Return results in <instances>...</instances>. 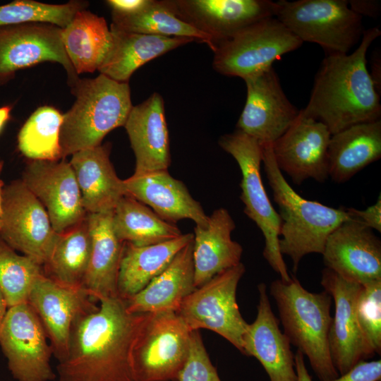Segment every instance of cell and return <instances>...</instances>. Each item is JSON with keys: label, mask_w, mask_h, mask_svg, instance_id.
Segmentation results:
<instances>
[{"label": "cell", "mask_w": 381, "mask_h": 381, "mask_svg": "<svg viewBox=\"0 0 381 381\" xmlns=\"http://www.w3.org/2000/svg\"><path fill=\"white\" fill-rule=\"evenodd\" d=\"M99 302L74 323L67 357L56 365L59 381H134L131 349L150 313H128L119 297Z\"/></svg>", "instance_id": "cell-1"}, {"label": "cell", "mask_w": 381, "mask_h": 381, "mask_svg": "<svg viewBox=\"0 0 381 381\" xmlns=\"http://www.w3.org/2000/svg\"><path fill=\"white\" fill-rule=\"evenodd\" d=\"M380 35L377 27L365 30L356 50L327 54L318 70L309 101L301 111L325 124L332 135L380 119V94L366 60L369 47Z\"/></svg>", "instance_id": "cell-2"}, {"label": "cell", "mask_w": 381, "mask_h": 381, "mask_svg": "<svg viewBox=\"0 0 381 381\" xmlns=\"http://www.w3.org/2000/svg\"><path fill=\"white\" fill-rule=\"evenodd\" d=\"M262 145V163L279 207L281 220L279 250L292 262L296 272L302 258L310 253L322 254L329 235L344 222L351 219L346 208H333L298 195L278 168L272 144Z\"/></svg>", "instance_id": "cell-3"}, {"label": "cell", "mask_w": 381, "mask_h": 381, "mask_svg": "<svg viewBox=\"0 0 381 381\" xmlns=\"http://www.w3.org/2000/svg\"><path fill=\"white\" fill-rule=\"evenodd\" d=\"M270 294L277 307L284 333L308 358L320 381L337 378L339 374L333 364L329 344L331 296L325 291H308L295 277L287 282L273 281Z\"/></svg>", "instance_id": "cell-4"}, {"label": "cell", "mask_w": 381, "mask_h": 381, "mask_svg": "<svg viewBox=\"0 0 381 381\" xmlns=\"http://www.w3.org/2000/svg\"><path fill=\"white\" fill-rule=\"evenodd\" d=\"M75 100L64 114L60 131L62 157L102 144L112 130L124 126L133 107L128 83L100 74L71 88Z\"/></svg>", "instance_id": "cell-5"}, {"label": "cell", "mask_w": 381, "mask_h": 381, "mask_svg": "<svg viewBox=\"0 0 381 381\" xmlns=\"http://www.w3.org/2000/svg\"><path fill=\"white\" fill-rule=\"evenodd\" d=\"M218 143L235 159L241 169L240 198L245 206V214L256 224L263 234L264 258L280 275L282 280L289 281L291 276L279 250L280 217L273 207L262 181V145L253 138L237 129L221 136Z\"/></svg>", "instance_id": "cell-6"}, {"label": "cell", "mask_w": 381, "mask_h": 381, "mask_svg": "<svg viewBox=\"0 0 381 381\" xmlns=\"http://www.w3.org/2000/svg\"><path fill=\"white\" fill-rule=\"evenodd\" d=\"M275 17L303 42L319 44L327 54H348L361 40L362 17L346 0L276 1Z\"/></svg>", "instance_id": "cell-7"}, {"label": "cell", "mask_w": 381, "mask_h": 381, "mask_svg": "<svg viewBox=\"0 0 381 381\" xmlns=\"http://www.w3.org/2000/svg\"><path fill=\"white\" fill-rule=\"evenodd\" d=\"M191 332L176 312L150 313L130 353L134 381H178L190 350Z\"/></svg>", "instance_id": "cell-8"}, {"label": "cell", "mask_w": 381, "mask_h": 381, "mask_svg": "<svg viewBox=\"0 0 381 381\" xmlns=\"http://www.w3.org/2000/svg\"><path fill=\"white\" fill-rule=\"evenodd\" d=\"M303 43L276 17L267 18L217 44L212 67L222 75L244 80L271 68L274 61Z\"/></svg>", "instance_id": "cell-9"}, {"label": "cell", "mask_w": 381, "mask_h": 381, "mask_svg": "<svg viewBox=\"0 0 381 381\" xmlns=\"http://www.w3.org/2000/svg\"><path fill=\"white\" fill-rule=\"evenodd\" d=\"M246 272L242 262L195 288L176 312L190 331L207 329L219 334L243 353V337L248 323L236 301L238 284Z\"/></svg>", "instance_id": "cell-10"}, {"label": "cell", "mask_w": 381, "mask_h": 381, "mask_svg": "<svg viewBox=\"0 0 381 381\" xmlns=\"http://www.w3.org/2000/svg\"><path fill=\"white\" fill-rule=\"evenodd\" d=\"M47 339L39 317L28 302L8 308L0 325V346L14 379L51 381L56 378Z\"/></svg>", "instance_id": "cell-11"}, {"label": "cell", "mask_w": 381, "mask_h": 381, "mask_svg": "<svg viewBox=\"0 0 381 381\" xmlns=\"http://www.w3.org/2000/svg\"><path fill=\"white\" fill-rule=\"evenodd\" d=\"M0 221V238L42 266L57 233L42 204L21 179L3 188Z\"/></svg>", "instance_id": "cell-12"}, {"label": "cell", "mask_w": 381, "mask_h": 381, "mask_svg": "<svg viewBox=\"0 0 381 381\" xmlns=\"http://www.w3.org/2000/svg\"><path fill=\"white\" fill-rule=\"evenodd\" d=\"M45 61L63 66L71 88L80 80L66 53L61 28L46 23L0 27V86L19 70Z\"/></svg>", "instance_id": "cell-13"}, {"label": "cell", "mask_w": 381, "mask_h": 381, "mask_svg": "<svg viewBox=\"0 0 381 381\" xmlns=\"http://www.w3.org/2000/svg\"><path fill=\"white\" fill-rule=\"evenodd\" d=\"M27 302L39 317L59 363L67 357L74 323L99 308L85 289L60 285L43 274L35 280Z\"/></svg>", "instance_id": "cell-14"}, {"label": "cell", "mask_w": 381, "mask_h": 381, "mask_svg": "<svg viewBox=\"0 0 381 381\" xmlns=\"http://www.w3.org/2000/svg\"><path fill=\"white\" fill-rule=\"evenodd\" d=\"M178 18L209 36L215 47L246 27L275 17L270 0H162Z\"/></svg>", "instance_id": "cell-15"}, {"label": "cell", "mask_w": 381, "mask_h": 381, "mask_svg": "<svg viewBox=\"0 0 381 381\" xmlns=\"http://www.w3.org/2000/svg\"><path fill=\"white\" fill-rule=\"evenodd\" d=\"M21 180L45 208L56 233L68 231L85 219L74 171L65 158L30 160Z\"/></svg>", "instance_id": "cell-16"}, {"label": "cell", "mask_w": 381, "mask_h": 381, "mask_svg": "<svg viewBox=\"0 0 381 381\" xmlns=\"http://www.w3.org/2000/svg\"><path fill=\"white\" fill-rule=\"evenodd\" d=\"M244 81L246 101L236 129L260 145L272 144L291 126L300 110L286 96L273 67Z\"/></svg>", "instance_id": "cell-17"}, {"label": "cell", "mask_w": 381, "mask_h": 381, "mask_svg": "<svg viewBox=\"0 0 381 381\" xmlns=\"http://www.w3.org/2000/svg\"><path fill=\"white\" fill-rule=\"evenodd\" d=\"M331 135L325 124L300 110L291 126L272 144L278 168L296 185L308 179L325 182L329 177L327 149Z\"/></svg>", "instance_id": "cell-18"}, {"label": "cell", "mask_w": 381, "mask_h": 381, "mask_svg": "<svg viewBox=\"0 0 381 381\" xmlns=\"http://www.w3.org/2000/svg\"><path fill=\"white\" fill-rule=\"evenodd\" d=\"M327 268L364 285L381 280V241L373 230L351 219L329 235L324 248Z\"/></svg>", "instance_id": "cell-19"}, {"label": "cell", "mask_w": 381, "mask_h": 381, "mask_svg": "<svg viewBox=\"0 0 381 381\" xmlns=\"http://www.w3.org/2000/svg\"><path fill=\"white\" fill-rule=\"evenodd\" d=\"M258 290L257 315L243 334V354L255 358L270 381H298L291 343L279 328V320L272 309L266 284H259Z\"/></svg>", "instance_id": "cell-20"}, {"label": "cell", "mask_w": 381, "mask_h": 381, "mask_svg": "<svg viewBox=\"0 0 381 381\" xmlns=\"http://www.w3.org/2000/svg\"><path fill=\"white\" fill-rule=\"evenodd\" d=\"M320 284L334 303L329 344L333 364L340 375L365 360L356 315V302L361 285L327 267L322 271Z\"/></svg>", "instance_id": "cell-21"}, {"label": "cell", "mask_w": 381, "mask_h": 381, "mask_svg": "<svg viewBox=\"0 0 381 381\" xmlns=\"http://www.w3.org/2000/svg\"><path fill=\"white\" fill-rule=\"evenodd\" d=\"M125 195L149 206L159 217L171 224L188 219L205 226L209 220L202 207L186 185L165 171L133 174L123 180Z\"/></svg>", "instance_id": "cell-22"}, {"label": "cell", "mask_w": 381, "mask_h": 381, "mask_svg": "<svg viewBox=\"0 0 381 381\" xmlns=\"http://www.w3.org/2000/svg\"><path fill=\"white\" fill-rule=\"evenodd\" d=\"M124 127L135 157L134 174L168 170L169 131L164 100L159 93L133 106Z\"/></svg>", "instance_id": "cell-23"}, {"label": "cell", "mask_w": 381, "mask_h": 381, "mask_svg": "<svg viewBox=\"0 0 381 381\" xmlns=\"http://www.w3.org/2000/svg\"><path fill=\"white\" fill-rule=\"evenodd\" d=\"M235 228L233 218L223 207L209 216L205 226L195 225L193 249L195 288L241 262L243 248L231 238Z\"/></svg>", "instance_id": "cell-24"}, {"label": "cell", "mask_w": 381, "mask_h": 381, "mask_svg": "<svg viewBox=\"0 0 381 381\" xmlns=\"http://www.w3.org/2000/svg\"><path fill=\"white\" fill-rule=\"evenodd\" d=\"M110 144H101L71 155L69 162L87 213L113 211L125 195L123 180L110 161Z\"/></svg>", "instance_id": "cell-25"}, {"label": "cell", "mask_w": 381, "mask_h": 381, "mask_svg": "<svg viewBox=\"0 0 381 381\" xmlns=\"http://www.w3.org/2000/svg\"><path fill=\"white\" fill-rule=\"evenodd\" d=\"M112 217L113 211L86 215L91 250L83 289L97 302L104 298L118 297L117 282L123 242L114 231Z\"/></svg>", "instance_id": "cell-26"}, {"label": "cell", "mask_w": 381, "mask_h": 381, "mask_svg": "<svg viewBox=\"0 0 381 381\" xmlns=\"http://www.w3.org/2000/svg\"><path fill=\"white\" fill-rule=\"evenodd\" d=\"M193 249V240L176 255L160 274L126 300L128 312H176L183 299L195 289Z\"/></svg>", "instance_id": "cell-27"}, {"label": "cell", "mask_w": 381, "mask_h": 381, "mask_svg": "<svg viewBox=\"0 0 381 381\" xmlns=\"http://www.w3.org/2000/svg\"><path fill=\"white\" fill-rule=\"evenodd\" d=\"M110 30L112 45L98 71L121 83H128L132 74L147 62L194 41L187 37L127 32L112 25Z\"/></svg>", "instance_id": "cell-28"}, {"label": "cell", "mask_w": 381, "mask_h": 381, "mask_svg": "<svg viewBox=\"0 0 381 381\" xmlns=\"http://www.w3.org/2000/svg\"><path fill=\"white\" fill-rule=\"evenodd\" d=\"M380 157V119L351 126L331 135L329 176L337 183L346 182Z\"/></svg>", "instance_id": "cell-29"}, {"label": "cell", "mask_w": 381, "mask_h": 381, "mask_svg": "<svg viewBox=\"0 0 381 381\" xmlns=\"http://www.w3.org/2000/svg\"><path fill=\"white\" fill-rule=\"evenodd\" d=\"M193 234H181L173 240L136 246L123 242L118 275V297L128 300L160 274L176 255L193 240Z\"/></svg>", "instance_id": "cell-30"}, {"label": "cell", "mask_w": 381, "mask_h": 381, "mask_svg": "<svg viewBox=\"0 0 381 381\" xmlns=\"http://www.w3.org/2000/svg\"><path fill=\"white\" fill-rule=\"evenodd\" d=\"M62 40L78 75L98 71L112 45V35L105 19L87 8L78 11L62 28Z\"/></svg>", "instance_id": "cell-31"}, {"label": "cell", "mask_w": 381, "mask_h": 381, "mask_svg": "<svg viewBox=\"0 0 381 381\" xmlns=\"http://www.w3.org/2000/svg\"><path fill=\"white\" fill-rule=\"evenodd\" d=\"M91 250V238L85 219L57 234L52 250L42 265L43 274L71 288H83Z\"/></svg>", "instance_id": "cell-32"}, {"label": "cell", "mask_w": 381, "mask_h": 381, "mask_svg": "<svg viewBox=\"0 0 381 381\" xmlns=\"http://www.w3.org/2000/svg\"><path fill=\"white\" fill-rule=\"evenodd\" d=\"M112 226L117 238L136 246H146L173 240L182 233L138 200L123 195L113 210Z\"/></svg>", "instance_id": "cell-33"}, {"label": "cell", "mask_w": 381, "mask_h": 381, "mask_svg": "<svg viewBox=\"0 0 381 381\" xmlns=\"http://www.w3.org/2000/svg\"><path fill=\"white\" fill-rule=\"evenodd\" d=\"M64 119L51 106L37 108L18 134V148L30 160L56 161L62 157L60 131Z\"/></svg>", "instance_id": "cell-34"}, {"label": "cell", "mask_w": 381, "mask_h": 381, "mask_svg": "<svg viewBox=\"0 0 381 381\" xmlns=\"http://www.w3.org/2000/svg\"><path fill=\"white\" fill-rule=\"evenodd\" d=\"M113 27L131 32L165 37H187L205 43L214 52L209 36L178 18L162 0H150L141 11L131 16L111 14Z\"/></svg>", "instance_id": "cell-35"}, {"label": "cell", "mask_w": 381, "mask_h": 381, "mask_svg": "<svg viewBox=\"0 0 381 381\" xmlns=\"http://www.w3.org/2000/svg\"><path fill=\"white\" fill-rule=\"evenodd\" d=\"M42 274V265L18 254L0 238V289L8 308L27 302L35 280Z\"/></svg>", "instance_id": "cell-36"}, {"label": "cell", "mask_w": 381, "mask_h": 381, "mask_svg": "<svg viewBox=\"0 0 381 381\" xmlns=\"http://www.w3.org/2000/svg\"><path fill=\"white\" fill-rule=\"evenodd\" d=\"M85 1L50 4L33 0H16L0 6V27L28 23H46L64 28L75 14L87 8Z\"/></svg>", "instance_id": "cell-37"}, {"label": "cell", "mask_w": 381, "mask_h": 381, "mask_svg": "<svg viewBox=\"0 0 381 381\" xmlns=\"http://www.w3.org/2000/svg\"><path fill=\"white\" fill-rule=\"evenodd\" d=\"M356 315L365 359L381 353V280L361 285L356 302Z\"/></svg>", "instance_id": "cell-38"}, {"label": "cell", "mask_w": 381, "mask_h": 381, "mask_svg": "<svg viewBox=\"0 0 381 381\" xmlns=\"http://www.w3.org/2000/svg\"><path fill=\"white\" fill-rule=\"evenodd\" d=\"M178 381H221L199 330L191 332L188 356L179 373Z\"/></svg>", "instance_id": "cell-39"}, {"label": "cell", "mask_w": 381, "mask_h": 381, "mask_svg": "<svg viewBox=\"0 0 381 381\" xmlns=\"http://www.w3.org/2000/svg\"><path fill=\"white\" fill-rule=\"evenodd\" d=\"M328 381H381V361L361 360L346 373Z\"/></svg>", "instance_id": "cell-40"}, {"label": "cell", "mask_w": 381, "mask_h": 381, "mask_svg": "<svg viewBox=\"0 0 381 381\" xmlns=\"http://www.w3.org/2000/svg\"><path fill=\"white\" fill-rule=\"evenodd\" d=\"M351 218L365 226L381 231V196L379 195L376 202L366 208L360 210L355 208H346Z\"/></svg>", "instance_id": "cell-41"}, {"label": "cell", "mask_w": 381, "mask_h": 381, "mask_svg": "<svg viewBox=\"0 0 381 381\" xmlns=\"http://www.w3.org/2000/svg\"><path fill=\"white\" fill-rule=\"evenodd\" d=\"M150 0H108L106 4L111 9V14L131 16L143 10Z\"/></svg>", "instance_id": "cell-42"}, {"label": "cell", "mask_w": 381, "mask_h": 381, "mask_svg": "<svg viewBox=\"0 0 381 381\" xmlns=\"http://www.w3.org/2000/svg\"><path fill=\"white\" fill-rule=\"evenodd\" d=\"M350 8L358 15L375 18L381 11L380 1L375 0H350L348 1Z\"/></svg>", "instance_id": "cell-43"}, {"label": "cell", "mask_w": 381, "mask_h": 381, "mask_svg": "<svg viewBox=\"0 0 381 381\" xmlns=\"http://www.w3.org/2000/svg\"><path fill=\"white\" fill-rule=\"evenodd\" d=\"M370 78L374 83L377 92L381 93V58L380 52L376 50L370 60Z\"/></svg>", "instance_id": "cell-44"}, {"label": "cell", "mask_w": 381, "mask_h": 381, "mask_svg": "<svg viewBox=\"0 0 381 381\" xmlns=\"http://www.w3.org/2000/svg\"><path fill=\"white\" fill-rule=\"evenodd\" d=\"M294 360L298 381H313L305 363V356L299 350L294 354Z\"/></svg>", "instance_id": "cell-45"}, {"label": "cell", "mask_w": 381, "mask_h": 381, "mask_svg": "<svg viewBox=\"0 0 381 381\" xmlns=\"http://www.w3.org/2000/svg\"><path fill=\"white\" fill-rule=\"evenodd\" d=\"M13 104H6L0 107V133L2 132L7 122L11 119Z\"/></svg>", "instance_id": "cell-46"}, {"label": "cell", "mask_w": 381, "mask_h": 381, "mask_svg": "<svg viewBox=\"0 0 381 381\" xmlns=\"http://www.w3.org/2000/svg\"><path fill=\"white\" fill-rule=\"evenodd\" d=\"M8 307L6 298L0 289V325L6 315Z\"/></svg>", "instance_id": "cell-47"}, {"label": "cell", "mask_w": 381, "mask_h": 381, "mask_svg": "<svg viewBox=\"0 0 381 381\" xmlns=\"http://www.w3.org/2000/svg\"><path fill=\"white\" fill-rule=\"evenodd\" d=\"M3 166H4V162L1 159V158L0 157V174H1V171H2ZM2 189H3V188L1 187V181H0V216L1 214Z\"/></svg>", "instance_id": "cell-48"}, {"label": "cell", "mask_w": 381, "mask_h": 381, "mask_svg": "<svg viewBox=\"0 0 381 381\" xmlns=\"http://www.w3.org/2000/svg\"><path fill=\"white\" fill-rule=\"evenodd\" d=\"M0 230H1V221H0Z\"/></svg>", "instance_id": "cell-49"}]
</instances>
